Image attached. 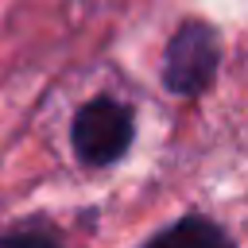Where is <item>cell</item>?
I'll use <instances>...</instances> for the list:
<instances>
[{
  "label": "cell",
  "instance_id": "6da1fadb",
  "mask_svg": "<svg viewBox=\"0 0 248 248\" xmlns=\"http://www.w3.org/2000/svg\"><path fill=\"white\" fill-rule=\"evenodd\" d=\"M217 58H221V46H217V35L209 23H182L167 46V58H163V81L170 93L178 97H190V93H202L213 74H217Z\"/></svg>",
  "mask_w": 248,
  "mask_h": 248
},
{
  "label": "cell",
  "instance_id": "3957f363",
  "mask_svg": "<svg viewBox=\"0 0 248 248\" xmlns=\"http://www.w3.org/2000/svg\"><path fill=\"white\" fill-rule=\"evenodd\" d=\"M143 248H229V236L205 217H182Z\"/></svg>",
  "mask_w": 248,
  "mask_h": 248
},
{
  "label": "cell",
  "instance_id": "7a4b0ae2",
  "mask_svg": "<svg viewBox=\"0 0 248 248\" xmlns=\"http://www.w3.org/2000/svg\"><path fill=\"white\" fill-rule=\"evenodd\" d=\"M132 143V112L120 101H89L78 116H74V151L93 163V167H108L116 163Z\"/></svg>",
  "mask_w": 248,
  "mask_h": 248
},
{
  "label": "cell",
  "instance_id": "277c9868",
  "mask_svg": "<svg viewBox=\"0 0 248 248\" xmlns=\"http://www.w3.org/2000/svg\"><path fill=\"white\" fill-rule=\"evenodd\" d=\"M0 248H58V244L39 232H12V236H0Z\"/></svg>",
  "mask_w": 248,
  "mask_h": 248
}]
</instances>
